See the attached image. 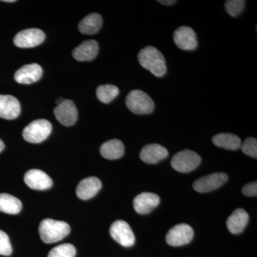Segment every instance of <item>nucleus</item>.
Masks as SVG:
<instances>
[{"label": "nucleus", "mask_w": 257, "mask_h": 257, "mask_svg": "<svg viewBox=\"0 0 257 257\" xmlns=\"http://www.w3.org/2000/svg\"><path fill=\"white\" fill-rule=\"evenodd\" d=\"M100 153L101 156L107 160H117L124 155V144L119 140H109L101 145Z\"/></svg>", "instance_id": "20"}, {"label": "nucleus", "mask_w": 257, "mask_h": 257, "mask_svg": "<svg viewBox=\"0 0 257 257\" xmlns=\"http://www.w3.org/2000/svg\"><path fill=\"white\" fill-rule=\"evenodd\" d=\"M243 195L246 197H256L257 183L256 182H251L245 185L242 189Z\"/></svg>", "instance_id": "29"}, {"label": "nucleus", "mask_w": 257, "mask_h": 257, "mask_svg": "<svg viewBox=\"0 0 257 257\" xmlns=\"http://www.w3.org/2000/svg\"><path fill=\"white\" fill-rule=\"evenodd\" d=\"M5 149V144L3 143V141H2L1 140H0V152H2L3 151V150Z\"/></svg>", "instance_id": "31"}, {"label": "nucleus", "mask_w": 257, "mask_h": 257, "mask_svg": "<svg viewBox=\"0 0 257 257\" xmlns=\"http://www.w3.org/2000/svg\"><path fill=\"white\" fill-rule=\"evenodd\" d=\"M64 100V99H63V98H60V99H57V105H59V104H60L61 103H62V101H63Z\"/></svg>", "instance_id": "32"}, {"label": "nucleus", "mask_w": 257, "mask_h": 257, "mask_svg": "<svg viewBox=\"0 0 257 257\" xmlns=\"http://www.w3.org/2000/svg\"><path fill=\"white\" fill-rule=\"evenodd\" d=\"M39 232L43 242L55 243L63 239L70 233V226L65 221L45 219L40 223Z\"/></svg>", "instance_id": "2"}, {"label": "nucleus", "mask_w": 257, "mask_h": 257, "mask_svg": "<svg viewBox=\"0 0 257 257\" xmlns=\"http://www.w3.org/2000/svg\"><path fill=\"white\" fill-rule=\"evenodd\" d=\"M109 233L111 237L121 246L130 247L135 244V236L133 229L125 221H115L111 225Z\"/></svg>", "instance_id": "7"}, {"label": "nucleus", "mask_w": 257, "mask_h": 257, "mask_svg": "<svg viewBox=\"0 0 257 257\" xmlns=\"http://www.w3.org/2000/svg\"><path fill=\"white\" fill-rule=\"evenodd\" d=\"M201 162L202 158L195 152L184 150L175 154L171 161V165L177 172L187 173L197 168Z\"/></svg>", "instance_id": "5"}, {"label": "nucleus", "mask_w": 257, "mask_h": 257, "mask_svg": "<svg viewBox=\"0 0 257 257\" xmlns=\"http://www.w3.org/2000/svg\"><path fill=\"white\" fill-rule=\"evenodd\" d=\"M45 39V33L41 30L28 29L17 34L14 38V43L20 48H32L41 45Z\"/></svg>", "instance_id": "8"}, {"label": "nucleus", "mask_w": 257, "mask_h": 257, "mask_svg": "<svg viewBox=\"0 0 257 257\" xmlns=\"http://www.w3.org/2000/svg\"><path fill=\"white\" fill-rule=\"evenodd\" d=\"M54 114L61 124L65 126L75 124L78 116L77 107L70 99H64L60 104L56 106Z\"/></svg>", "instance_id": "10"}, {"label": "nucleus", "mask_w": 257, "mask_h": 257, "mask_svg": "<svg viewBox=\"0 0 257 257\" xmlns=\"http://www.w3.org/2000/svg\"><path fill=\"white\" fill-rule=\"evenodd\" d=\"M101 181L97 177H90L82 179L77 187V195L82 200L94 197L101 188Z\"/></svg>", "instance_id": "17"}, {"label": "nucleus", "mask_w": 257, "mask_h": 257, "mask_svg": "<svg viewBox=\"0 0 257 257\" xmlns=\"http://www.w3.org/2000/svg\"><path fill=\"white\" fill-rule=\"evenodd\" d=\"M24 180L30 188L35 190H47L53 184L52 179L45 172L40 170H29L25 174Z\"/></svg>", "instance_id": "12"}, {"label": "nucleus", "mask_w": 257, "mask_h": 257, "mask_svg": "<svg viewBox=\"0 0 257 257\" xmlns=\"http://www.w3.org/2000/svg\"><path fill=\"white\" fill-rule=\"evenodd\" d=\"M13 253V247L8 235L0 230V255L10 256Z\"/></svg>", "instance_id": "28"}, {"label": "nucleus", "mask_w": 257, "mask_h": 257, "mask_svg": "<svg viewBox=\"0 0 257 257\" xmlns=\"http://www.w3.org/2000/svg\"><path fill=\"white\" fill-rule=\"evenodd\" d=\"M76 248L71 243H63L52 248L49 253L48 257H74Z\"/></svg>", "instance_id": "25"}, {"label": "nucleus", "mask_w": 257, "mask_h": 257, "mask_svg": "<svg viewBox=\"0 0 257 257\" xmlns=\"http://www.w3.org/2000/svg\"><path fill=\"white\" fill-rule=\"evenodd\" d=\"M241 150L245 155L256 159L257 157V140L256 138H248L241 145Z\"/></svg>", "instance_id": "27"}, {"label": "nucleus", "mask_w": 257, "mask_h": 257, "mask_svg": "<svg viewBox=\"0 0 257 257\" xmlns=\"http://www.w3.org/2000/svg\"><path fill=\"white\" fill-rule=\"evenodd\" d=\"M140 65L150 71L157 77H162L167 72L165 57L160 51L155 47H145L138 55Z\"/></svg>", "instance_id": "1"}, {"label": "nucleus", "mask_w": 257, "mask_h": 257, "mask_svg": "<svg viewBox=\"0 0 257 257\" xmlns=\"http://www.w3.org/2000/svg\"><path fill=\"white\" fill-rule=\"evenodd\" d=\"M5 3H15V0H5Z\"/></svg>", "instance_id": "33"}, {"label": "nucleus", "mask_w": 257, "mask_h": 257, "mask_svg": "<svg viewBox=\"0 0 257 257\" xmlns=\"http://www.w3.org/2000/svg\"><path fill=\"white\" fill-rule=\"evenodd\" d=\"M119 88L113 84L100 85L96 89V96L98 99L104 104H108L114 100L119 94Z\"/></svg>", "instance_id": "24"}, {"label": "nucleus", "mask_w": 257, "mask_h": 257, "mask_svg": "<svg viewBox=\"0 0 257 257\" xmlns=\"http://www.w3.org/2000/svg\"><path fill=\"white\" fill-rule=\"evenodd\" d=\"M99 52V45L95 40H87L76 47L72 52L74 58L79 62H87L95 59Z\"/></svg>", "instance_id": "18"}, {"label": "nucleus", "mask_w": 257, "mask_h": 257, "mask_svg": "<svg viewBox=\"0 0 257 257\" xmlns=\"http://www.w3.org/2000/svg\"><path fill=\"white\" fill-rule=\"evenodd\" d=\"M52 130V124L47 120H35L24 128L23 136L28 143H40L50 136Z\"/></svg>", "instance_id": "4"}, {"label": "nucleus", "mask_w": 257, "mask_h": 257, "mask_svg": "<svg viewBox=\"0 0 257 257\" xmlns=\"http://www.w3.org/2000/svg\"><path fill=\"white\" fill-rule=\"evenodd\" d=\"M102 26V18L97 13H92L85 17L79 24V30L84 35L97 33Z\"/></svg>", "instance_id": "22"}, {"label": "nucleus", "mask_w": 257, "mask_h": 257, "mask_svg": "<svg viewBox=\"0 0 257 257\" xmlns=\"http://www.w3.org/2000/svg\"><path fill=\"white\" fill-rule=\"evenodd\" d=\"M158 3H160V4L169 6V5L175 4L177 1H175V0H159Z\"/></svg>", "instance_id": "30"}, {"label": "nucleus", "mask_w": 257, "mask_h": 257, "mask_svg": "<svg viewBox=\"0 0 257 257\" xmlns=\"http://www.w3.org/2000/svg\"><path fill=\"white\" fill-rule=\"evenodd\" d=\"M126 105L135 114H151L155 106L152 98L140 89H135L128 93L126 98Z\"/></svg>", "instance_id": "3"}, {"label": "nucleus", "mask_w": 257, "mask_h": 257, "mask_svg": "<svg viewBox=\"0 0 257 257\" xmlns=\"http://www.w3.org/2000/svg\"><path fill=\"white\" fill-rule=\"evenodd\" d=\"M249 219L248 213L244 209H236L228 218L226 226L231 234H238L242 232Z\"/></svg>", "instance_id": "19"}, {"label": "nucleus", "mask_w": 257, "mask_h": 257, "mask_svg": "<svg viewBox=\"0 0 257 257\" xmlns=\"http://www.w3.org/2000/svg\"><path fill=\"white\" fill-rule=\"evenodd\" d=\"M173 40L180 50L192 51L197 49V35L189 27L182 26L177 29L174 33Z\"/></svg>", "instance_id": "11"}, {"label": "nucleus", "mask_w": 257, "mask_h": 257, "mask_svg": "<svg viewBox=\"0 0 257 257\" xmlns=\"http://www.w3.org/2000/svg\"><path fill=\"white\" fill-rule=\"evenodd\" d=\"M212 143L215 146L227 150H237L241 145V139L234 134H218L213 137Z\"/></svg>", "instance_id": "21"}, {"label": "nucleus", "mask_w": 257, "mask_h": 257, "mask_svg": "<svg viewBox=\"0 0 257 257\" xmlns=\"http://www.w3.org/2000/svg\"><path fill=\"white\" fill-rule=\"evenodd\" d=\"M42 69L38 64L24 65L17 71L15 79L20 84H30L41 79Z\"/></svg>", "instance_id": "14"}, {"label": "nucleus", "mask_w": 257, "mask_h": 257, "mask_svg": "<svg viewBox=\"0 0 257 257\" xmlns=\"http://www.w3.org/2000/svg\"><path fill=\"white\" fill-rule=\"evenodd\" d=\"M160 198L156 194L143 192L134 199V208L140 214H147L159 205Z\"/></svg>", "instance_id": "13"}, {"label": "nucleus", "mask_w": 257, "mask_h": 257, "mask_svg": "<svg viewBox=\"0 0 257 257\" xmlns=\"http://www.w3.org/2000/svg\"><path fill=\"white\" fill-rule=\"evenodd\" d=\"M169 155L165 147L158 144L145 145L140 152V159L147 164H157L165 160Z\"/></svg>", "instance_id": "16"}, {"label": "nucleus", "mask_w": 257, "mask_h": 257, "mask_svg": "<svg viewBox=\"0 0 257 257\" xmlns=\"http://www.w3.org/2000/svg\"><path fill=\"white\" fill-rule=\"evenodd\" d=\"M194 237V230L187 224L173 226L166 236V241L172 246H180L190 243Z\"/></svg>", "instance_id": "6"}, {"label": "nucleus", "mask_w": 257, "mask_h": 257, "mask_svg": "<svg viewBox=\"0 0 257 257\" xmlns=\"http://www.w3.org/2000/svg\"><path fill=\"white\" fill-rule=\"evenodd\" d=\"M21 111L20 101L15 96L0 94V117L5 119H15Z\"/></svg>", "instance_id": "15"}, {"label": "nucleus", "mask_w": 257, "mask_h": 257, "mask_svg": "<svg viewBox=\"0 0 257 257\" xmlns=\"http://www.w3.org/2000/svg\"><path fill=\"white\" fill-rule=\"evenodd\" d=\"M228 180V175L224 172H217L201 177L193 184L194 190L207 193L219 189Z\"/></svg>", "instance_id": "9"}, {"label": "nucleus", "mask_w": 257, "mask_h": 257, "mask_svg": "<svg viewBox=\"0 0 257 257\" xmlns=\"http://www.w3.org/2000/svg\"><path fill=\"white\" fill-rule=\"evenodd\" d=\"M244 6L243 0H228L224 4L226 13L232 18L239 16L242 13Z\"/></svg>", "instance_id": "26"}, {"label": "nucleus", "mask_w": 257, "mask_h": 257, "mask_svg": "<svg viewBox=\"0 0 257 257\" xmlns=\"http://www.w3.org/2000/svg\"><path fill=\"white\" fill-rule=\"evenodd\" d=\"M21 201L10 194H0V211L8 214H18L21 211Z\"/></svg>", "instance_id": "23"}]
</instances>
